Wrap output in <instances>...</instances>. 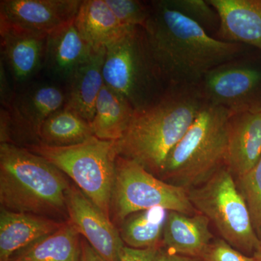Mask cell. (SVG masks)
<instances>
[{
    "label": "cell",
    "instance_id": "obj_1",
    "mask_svg": "<svg viewBox=\"0 0 261 261\" xmlns=\"http://www.w3.org/2000/svg\"><path fill=\"white\" fill-rule=\"evenodd\" d=\"M149 3L150 16L144 32L167 88L198 86L211 70L238 59L245 51L243 44L211 37L168 0Z\"/></svg>",
    "mask_w": 261,
    "mask_h": 261
},
{
    "label": "cell",
    "instance_id": "obj_2",
    "mask_svg": "<svg viewBox=\"0 0 261 261\" xmlns=\"http://www.w3.org/2000/svg\"><path fill=\"white\" fill-rule=\"evenodd\" d=\"M206 102L199 86L169 87L157 100L135 110L123 137L116 142L118 157L138 163L159 177L168 154Z\"/></svg>",
    "mask_w": 261,
    "mask_h": 261
},
{
    "label": "cell",
    "instance_id": "obj_3",
    "mask_svg": "<svg viewBox=\"0 0 261 261\" xmlns=\"http://www.w3.org/2000/svg\"><path fill=\"white\" fill-rule=\"evenodd\" d=\"M69 187L61 170L42 156L0 143L1 208L49 218L67 211Z\"/></svg>",
    "mask_w": 261,
    "mask_h": 261
},
{
    "label": "cell",
    "instance_id": "obj_4",
    "mask_svg": "<svg viewBox=\"0 0 261 261\" xmlns=\"http://www.w3.org/2000/svg\"><path fill=\"white\" fill-rule=\"evenodd\" d=\"M231 113L207 102L181 140L168 154L159 178L189 190L224 167Z\"/></svg>",
    "mask_w": 261,
    "mask_h": 261
},
{
    "label": "cell",
    "instance_id": "obj_5",
    "mask_svg": "<svg viewBox=\"0 0 261 261\" xmlns=\"http://www.w3.org/2000/svg\"><path fill=\"white\" fill-rule=\"evenodd\" d=\"M102 73L105 84L128 99L135 110L157 100L168 89L141 27L130 29L106 49Z\"/></svg>",
    "mask_w": 261,
    "mask_h": 261
},
{
    "label": "cell",
    "instance_id": "obj_6",
    "mask_svg": "<svg viewBox=\"0 0 261 261\" xmlns=\"http://www.w3.org/2000/svg\"><path fill=\"white\" fill-rule=\"evenodd\" d=\"M29 150L47 159L76 184L110 219L118 154L115 141L89 140L69 147L33 146Z\"/></svg>",
    "mask_w": 261,
    "mask_h": 261
},
{
    "label": "cell",
    "instance_id": "obj_7",
    "mask_svg": "<svg viewBox=\"0 0 261 261\" xmlns=\"http://www.w3.org/2000/svg\"><path fill=\"white\" fill-rule=\"evenodd\" d=\"M187 192L195 210L208 219L220 238L245 255L252 256L260 239L235 178L226 166L205 183Z\"/></svg>",
    "mask_w": 261,
    "mask_h": 261
},
{
    "label": "cell",
    "instance_id": "obj_8",
    "mask_svg": "<svg viewBox=\"0 0 261 261\" xmlns=\"http://www.w3.org/2000/svg\"><path fill=\"white\" fill-rule=\"evenodd\" d=\"M163 207L187 215L197 214L188 192L154 176L138 163L117 157L111 211L117 222L138 211Z\"/></svg>",
    "mask_w": 261,
    "mask_h": 261
},
{
    "label": "cell",
    "instance_id": "obj_9",
    "mask_svg": "<svg viewBox=\"0 0 261 261\" xmlns=\"http://www.w3.org/2000/svg\"><path fill=\"white\" fill-rule=\"evenodd\" d=\"M65 101V86L43 76L18 89L9 107L0 108L1 143L25 148L39 145L44 121Z\"/></svg>",
    "mask_w": 261,
    "mask_h": 261
},
{
    "label": "cell",
    "instance_id": "obj_10",
    "mask_svg": "<svg viewBox=\"0 0 261 261\" xmlns=\"http://www.w3.org/2000/svg\"><path fill=\"white\" fill-rule=\"evenodd\" d=\"M198 86L207 102L231 113L261 107V70L238 59L211 70Z\"/></svg>",
    "mask_w": 261,
    "mask_h": 261
},
{
    "label": "cell",
    "instance_id": "obj_11",
    "mask_svg": "<svg viewBox=\"0 0 261 261\" xmlns=\"http://www.w3.org/2000/svg\"><path fill=\"white\" fill-rule=\"evenodd\" d=\"M47 38L0 20V61L9 72L15 90L42 76Z\"/></svg>",
    "mask_w": 261,
    "mask_h": 261
},
{
    "label": "cell",
    "instance_id": "obj_12",
    "mask_svg": "<svg viewBox=\"0 0 261 261\" xmlns=\"http://www.w3.org/2000/svg\"><path fill=\"white\" fill-rule=\"evenodd\" d=\"M66 205L70 223L94 250L106 261H119L125 244L111 219L75 186L67 192Z\"/></svg>",
    "mask_w": 261,
    "mask_h": 261
},
{
    "label": "cell",
    "instance_id": "obj_13",
    "mask_svg": "<svg viewBox=\"0 0 261 261\" xmlns=\"http://www.w3.org/2000/svg\"><path fill=\"white\" fill-rule=\"evenodd\" d=\"M81 0H1L0 20L15 27L49 35L73 23Z\"/></svg>",
    "mask_w": 261,
    "mask_h": 261
},
{
    "label": "cell",
    "instance_id": "obj_14",
    "mask_svg": "<svg viewBox=\"0 0 261 261\" xmlns=\"http://www.w3.org/2000/svg\"><path fill=\"white\" fill-rule=\"evenodd\" d=\"M94 53L74 22L65 25L47 36L42 76L65 86Z\"/></svg>",
    "mask_w": 261,
    "mask_h": 261
},
{
    "label": "cell",
    "instance_id": "obj_15",
    "mask_svg": "<svg viewBox=\"0 0 261 261\" xmlns=\"http://www.w3.org/2000/svg\"><path fill=\"white\" fill-rule=\"evenodd\" d=\"M261 157V107L231 113L225 166L234 178L243 176Z\"/></svg>",
    "mask_w": 261,
    "mask_h": 261
},
{
    "label": "cell",
    "instance_id": "obj_16",
    "mask_svg": "<svg viewBox=\"0 0 261 261\" xmlns=\"http://www.w3.org/2000/svg\"><path fill=\"white\" fill-rule=\"evenodd\" d=\"M219 16L216 39L261 50V0H208Z\"/></svg>",
    "mask_w": 261,
    "mask_h": 261
},
{
    "label": "cell",
    "instance_id": "obj_17",
    "mask_svg": "<svg viewBox=\"0 0 261 261\" xmlns=\"http://www.w3.org/2000/svg\"><path fill=\"white\" fill-rule=\"evenodd\" d=\"M211 222L204 215L169 211L163 232L162 247L183 256L201 258L215 240Z\"/></svg>",
    "mask_w": 261,
    "mask_h": 261
},
{
    "label": "cell",
    "instance_id": "obj_18",
    "mask_svg": "<svg viewBox=\"0 0 261 261\" xmlns=\"http://www.w3.org/2000/svg\"><path fill=\"white\" fill-rule=\"evenodd\" d=\"M63 224L45 216L1 208L0 261H9L16 252L55 232Z\"/></svg>",
    "mask_w": 261,
    "mask_h": 261
},
{
    "label": "cell",
    "instance_id": "obj_19",
    "mask_svg": "<svg viewBox=\"0 0 261 261\" xmlns=\"http://www.w3.org/2000/svg\"><path fill=\"white\" fill-rule=\"evenodd\" d=\"M74 23L94 53L106 50L133 29L118 20L106 0H83Z\"/></svg>",
    "mask_w": 261,
    "mask_h": 261
},
{
    "label": "cell",
    "instance_id": "obj_20",
    "mask_svg": "<svg viewBox=\"0 0 261 261\" xmlns=\"http://www.w3.org/2000/svg\"><path fill=\"white\" fill-rule=\"evenodd\" d=\"M106 50L94 53L65 86V106L91 123L98 96L105 85L102 68Z\"/></svg>",
    "mask_w": 261,
    "mask_h": 261
},
{
    "label": "cell",
    "instance_id": "obj_21",
    "mask_svg": "<svg viewBox=\"0 0 261 261\" xmlns=\"http://www.w3.org/2000/svg\"><path fill=\"white\" fill-rule=\"evenodd\" d=\"M128 99L105 84L96 102L91 122L92 133L99 140H119L126 132L135 113Z\"/></svg>",
    "mask_w": 261,
    "mask_h": 261
},
{
    "label": "cell",
    "instance_id": "obj_22",
    "mask_svg": "<svg viewBox=\"0 0 261 261\" xmlns=\"http://www.w3.org/2000/svg\"><path fill=\"white\" fill-rule=\"evenodd\" d=\"M79 234L68 221L55 232L16 252L9 261H80Z\"/></svg>",
    "mask_w": 261,
    "mask_h": 261
},
{
    "label": "cell",
    "instance_id": "obj_23",
    "mask_svg": "<svg viewBox=\"0 0 261 261\" xmlns=\"http://www.w3.org/2000/svg\"><path fill=\"white\" fill-rule=\"evenodd\" d=\"M92 137L94 135L90 123L63 106L44 121L39 132V145L69 147L82 143Z\"/></svg>",
    "mask_w": 261,
    "mask_h": 261
},
{
    "label": "cell",
    "instance_id": "obj_24",
    "mask_svg": "<svg viewBox=\"0 0 261 261\" xmlns=\"http://www.w3.org/2000/svg\"><path fill=\"white\" fill-rule=\"evenodd\" d=\"M168 212L163 207H153L129 215L119 230L123 243L136 249L162 247Z\"/></svg>",
    "mask_w": 261,
    "mask_h": 261
},
{
    "label": "cell",
    "instance_id": "obj_25",
    "mask_svg": "<svg viewBox=\"0 0 261 261\" xmlns=\"http://www.w3.org/2000/svg\"><path fill=\"white\" fill-rule=\"evenodd\" d=\"M239 191L245 201L254 230L261 238V157L243 176L235 178Z\"/></svg>",
    "mask_w": 261,
    "mask_h": 261
},
{
    "label": "cell",
    "instance_id": "obj_26",
    "mask_svg": "<svg viewBox=\"0 0 261 261\" xmlns=\"http://www.w3.org/2000/svg\"><path fill=\"white\" fill-rule=\"evenodd\" d=\"M123 25L130 28H145L150 16V3L138 0H106Z\"/></svg>",
    "mask_w": 261,
    "mask_h": 261
},
{
    "label": "cell",
    "instance_id": "obj_27",
    "mask_svg": "<svg viewBox=\"0 0 261 261\" xmlns=\"http://www.w3.org/2000/svg\"><path fill=\"white\" fill-rule=\"evenodd\" d=\"M169 4L178 12L196 23L200 24L202 28L219 29V16L216 10L208 1L204 0H168Z\"/></svg>",
    "mask_w": 261,
    "mask_h": 261
},
{
    "label": "cell",
    "instance_id": "obj_28",
    "mask_svg": "<svg viewBox=\"0 0 261 261\" xmlns=\"http://www.w3.org/2000/svg\"><path fill=\"white\" fill-rule=\"evenodd\" d=\"M202 261H255L253 257L245 255L221 238H215L201 257Z\"/></svg>",
    "mask_w": 261,
    "mask_h": 261
},
{
    "label": "cell",
    "instance_id": "obj_29",
    "mask_svg": "<svg viewBox=\"0 0 261 261\" xmlns=\"http://www.w3.org/2000/svg\"><path fill=\"white\" fill-rule=\"evenodd\" d=\"M16 92L14 83L3 61H0V102L1 108H8Z\"/></svg>",
    "mask_w": 261,
    "mask_h": 261
},
{
    "label": "cell",
    "instance_id": "obj_30",
    "mask_svg": "<svg viewBox=\"0 0 261 261\" xmlns=\"http://www.w3.org/2000/svg\"><path fill=\"white\" fill-rule=\"evenodd\" d=\"M161 247L136 249L125 245L120 253L119 261H155Z\"/></svg>",
    "mask_w": 261,
    "mask_h": 261
},
{
    "label": "cell",
    "instance_id": "obj_31",
    "mask_svg": "<svg viewBox=\"0 0 261 261\" xmlns=\"http://www.w3.org/2000/svg\"><path fill=\"white\" fill-rule=\"evenodd\" d=\"M80 261H106L102 258L93 247L89 245L87 240L81 241Z\"/></svg>",
    "mask_w": 261,
    "mask_h": 261
},
{
    "label": "cell",
    "instance_id": "obj_32",
    "mask_svg": "<svg viewBox=\"0 0 261 261\" xmlns=\"http://www.w3.org/2000/svg\"><path fill=\"white\" fill-rule=\"evenodd\" d=\"M155 261H202L200 258L197 257H191L183 256V255H177L168 251L166 249L161 247L159 249V253Z\"/></svg>",
    "mask_w": 261,
    "mask_h": 261
},
{
    "label": "cell",
    "instance_id": "obj_33",
    "mask_svg": "<svg viewBox=\"0 0 261 261\" xmlns=\"http://www.w3.org/2000/svg\"><path fill=\"white\" fill-rule=\"evenodd\" d=\"M252 257L255 261H261V238H260L258 245H257L256 250L254 252Z\"/></svg>",
    "mask_w": 261,
    "mask_h": 261
}]
</instances>
